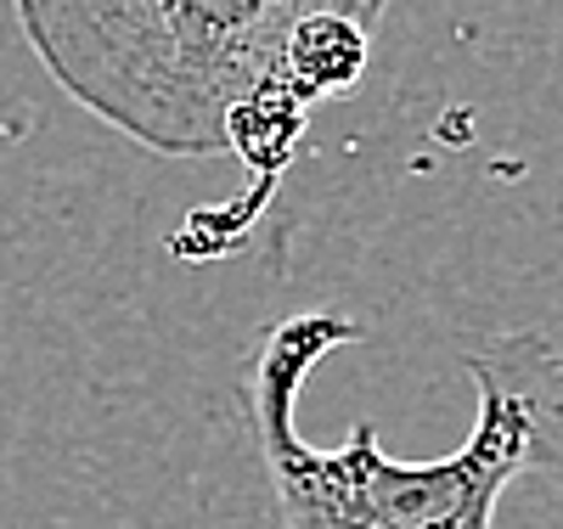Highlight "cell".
I'll list each match as a JSON object with an SVG mask.
<instances>
[{
  "mask_svg": "<svg viewBox=\"0 0 563 529\" xmlns=\"http://www.w3.org/2000/svg\"><path fill=\"white\" fill-rule=\"evenodd\" d=\"M63 96L164 158L225 153V124L276 79L288 34L339 12L378 29L389 0H12Z\"/></svg>",
  "mask_w": 563,
  "mask_h": 529,
  "instance_id": "obj_2",
  "label": "cell"
},
{
  "mask_svg": "<svg viewBox=\"0 0 563 529\" xmlns=\"http://www.w3.org/2000/svg\"><path fill=\"white\" fill-rule=\"evenodd\" d=\"M361 321L305 310L265 332L243 377L249 434L276 491L282 529H490L496 502L525 473H563V350L547 332L462 339V366L479 389V417L451 456L400 462L366 417L321 451L299 428V395Z\"/></svg>",
  "mask_w": 563,
  "mask_h": 529,
  "instance_id": "obj_1",
  "label": "cell"
},
{
  "mask_svg": "<svg viewBox=\"0 0 563 529\" xmlns=\"http://www.w3.org/2000/svg\"><path fill=\"white\" fill-rule=\"evenodd\" d=\"M366 57H372V29H361L355 18H339V12H316L288 34L276 74L299 90L305 108H316L327 96H344L366 74Z\"/></svg>",
  "mask_w": 563,
  "mask_h": 529,
  "instance_id": "obj_3",
  "label": "cell"
}]
</instances>
